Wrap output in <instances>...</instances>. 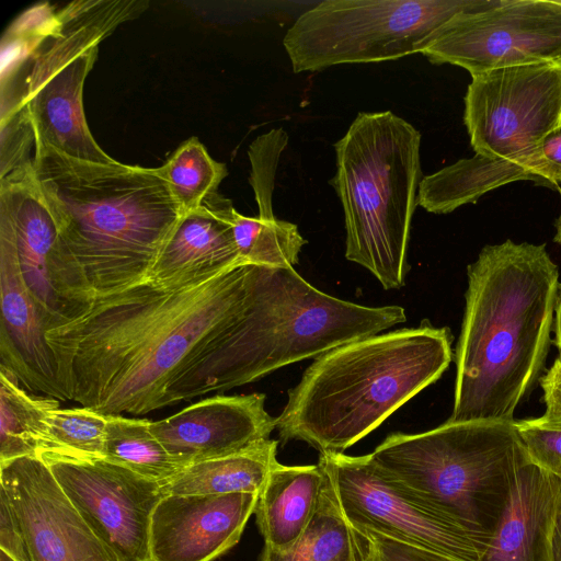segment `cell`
I'll return each instance as SVG.
<instances>
[{"label": "cell", "instance_id": "cell-1", "mask_svg": "<svg viewBox=\"0 0 561 561\" xmlns=\"http://www.w3.org/2000/svg\"><path fill=\"white\" fill-rule=\"evenodd\" d=\"M255 265L192 283L148 279L45 331L66 400L108 415L168 407L172 388L244 311Z\"/></svg>", "mask_w": 561, "mask_h": 561}, {"label": "cell", "instance_id": "cell-2", "mask_svg": "<svg viewBox=\"0 0 561 561\" xmlns=\"http://www.w3.org/2000/svg\"><path fill=\"white\" fill-rule=\"evenodd\" d=\"M450 417L511 422L543 367L551 342L558 266L545 244L485 245L467 268Z\"/></svg>", "mask_w": 561, "mask_h": 561}, {"label": "cell", "instance_id": "cell-3", "mask_svg": "<svg viewBox=\"0 0 561 561\" xmlns=\"http://www.w3.org/2000/svg\"><path fill=\"white\" fill-rule=\"evenodd\" d=\"M34 148L35 183L56 222L62 255L91 299L148 280L184 214L160 169Z\"/></svg>", "mask_w": 561, "mask_h": 561}, {"label": "cell", "instance_id": "cell-4", "mask_svg": "<svg viewBox=\"0 0 561 561\" xmlns=\"http://www.w3.org/2000/svg\"><path fill=\"white\" fill-rule=\"evenodd\" d=\"M451 342L448 328L423 320L314 358L276 417L280 440L344 454L440 378L453 359Z\"/></svg>", "mask_w": 561, "mask_h": 561}, {"label": "cell", "instance_id": "cell-5", "mask_svg": "<svg viewBox=\"0 0 561 561\" xmlns=\"http://www.w3.org/2000/svg\"><path fill=\"white\" fill-rule=\"evenodd\" d=\"M405 321L401 306H363L317 289L294 267L255 266L244 311L172 388L168 407L256 381Z\"/></svg>", "mask_w": 561, "mask_h": 561}, {"label": "cell", "instance_id": "cell-6", "mask_svg": "<svg viewBox=\"0 0 561 561\" xmlns=\"http://www.w3.org/2000/svg\"><path fill=\"white\" fill-rule=\"evenodd\" d=\"M421 134L391 111L360 112L334 144L330 181L341 201L345 257L399 289L409 272L412 217L422 181Z\"/></svg>", "mask_w": 561, "mask_h": 561}, {"label": "cell", "instance_id": "cell-7", "mask_svg": "<svg viewBox=\"0 0 561 561\" xmlns=\"http://www.w3.org/2000/svg\"><path fill=\"white\" fill-rule=\"evenodd\" d=\"M148 4L141 0H81L59 9L55 31L0 84L1 118L24 107L35 145L82 161L116 163L91 135L83 111V85L99 44Z\"/></svg>", "mask_w": 561, "mask_h": 561}, {"label": "cell", "instance_id": "cell-8", "mask_svg": "<svg viewBox=\"0 0 561 561\" xmlns=\"http://www.w3.org/2000/svg\"><path fill=\"white\" fill-rule=\"evenodd\" d=\"M390 478L470 526L491 531L511 476L527 460L516 421L444 424L393 433L369 454ZM495 524V523H494Z\"/></svg>", "mask_w": 561, "mask_h": 561}, {"label": "cell", "instance_id": "cell-9", "mask_svg": "<svg viewBox=\"0 0 561 561\" xmlns=\"http://www.w3.org/2000/svg\"><path fill=\"white\" fill-rule=\"evenodd\" d=\"M502 0H327L301 13L283 44L293 71L394 60L421 53L460 13Z\"/></svg>", "mask_w": 561, "mask_h": 561}, {"label": "cell", "instance_id": "cell-10", "mask_svg": "<svg viewBox=\"0 0 561 561\" xmlns=\"http://www.w3.org/2000/svg\"><path fill=\"white\" fill-rule=\"evenodd\" d=\"M347 520L362 531L430 550L455 561H483L491 531L431 504L387 476L370 458L320 454Z\"/></svg>", "mask_w": 561, "mask_h": 561}, {"label": "cell", "instance_id": "cell-11", "mask_svg": "<svg viewBox=\"0 0 561 561\" xmlns=\"http://www.w3.org/2000/svg\"><path fill=\"white\" fill-rule=\"evenodd\" d=\"M465 124L476 153L528 169L534 150L561 125V59L473 76Z\"/></svg>", "mask_w": 561, "mask_h": 561}, {"label": "cell", "instance_id": "cell-12", "mask_svg": "<svg viewBox=\"0 0 561 561\" xmlns=\"http://www.w3.org/2000/svg\"><path fill=\"white\" fill-rule=\"evenodd\" d=\"M432 64L465 68L471 77L561 58V0H502L460 13L421 51Z\"/></svg>", "mask_w": 561, "mask_h": 561}, {"label": "cell", "instance_id": "cell-13", "mask_svg": "<svg viewBox=\"0 0 561 561\" xmlns=\"http://www.w3.org/2000/svg\"><path fill=\"white\" fill-rule=\"evenodd\" d=\"M73 506L119 561L150 560V524L162 484L103 457L38 455Z\"/></svg>", "mask_w": 561, "mask_h": 561}, {"label": "cell", "instance_id": "cell-14", "mask_svg": "<svg viewBox=\"0 0 561 561\" xmlns=\"http://www.w3.org/2000/svg\"><path fill=\"white\" fill-rule=\"evenodd\" d=\"M0 236L16 254L24 283L46 330L78 317L90 293L61 252L54 217L32 173V165L0 179Z\"/></svg>", "mask_w": 561, "mask_h": 561}, {"label": "cell", "instance_id": "cell-15", "mask_svg": "<svg viewBox=\"0 0 561 561\" xmlns=\"http://www.w3.org/2000/svg\"><path fill=\"white\" fill-rule=\"evenodd\" d=\"M0 486L18 516L31 561H119L39 456L0 462Z\"/></svg>", "mask_w": 561, "mask_h": 561}, {"label": "cell", "instance_id": "cell-16", "mask_svg": "<svg viewBox=\"0 0 561 561\" xmlns=\"http://www.w3.org/2000/svg\"><path fill=\"white\" fill-rule=\"evenodd\" d=\"M259 495H165L150 524L151 561H214L241 538Z\"/></svg>", "mask_w": 561, "mask_h": 561}, {"label": "cell", "instance_id": "cell-17", "mask_svg": "<svg viewBox=\"0 0 561 561\" xmlns=\"http://www.w3.org/2000/svg\"><path fill=\"white\" fill-rule=\"evenodd\" d=\"M275 428L264 393L216 394L150 423L152 434L184 467L242 450L270 438Z\"/></svg>", "mask_w": 561, "mask_h": 561}, {"label": "cell", "instance_id": "cell-18", "mask_svg": "<svg viewBox=\"0 0 561 561\" xmlns=\"http://www.w3.org/2000/svg\"><path fill=\"white\" fill-rule=\"evenodd\" d=\"M0 366L31 392L66 401L44 317L22 277L11 242L0 236Z\"/></svg>", "mask_w": 561, "mask_h": 561}, {"label": "cell", "instance_id": "cell-19", "mask_svg": "<svg viewBox=\"0 0 561 561\" xmlns=\"http://www.w3.org/2000/svg\"><path fill=\"white\" fill-rule=\"evenodd\" d=\"M234 209L232 202L217 192L185 211L164 244L150 279L192 283L244 265L232 232Z\"/></svg>", "mask_w": 561, "mask_h": 561}, {"label": "cell", "instance_id": "cell-20", "mask_svg": "<svg viewBox=\"0 0 561 561\" xmlns=\"http://www.w3.org/2000/svg\"><path fill=\"white\" fill-rule=\"evenodd\" d=\"M561 480L522 461L514 469L483 561H535L540 530Z\"/></svg>", "mask_w": 561, "mask_h": 561}, {"label": "cell", "instance_id": "cell-21", "mask_svg": "<svg viewBox=\"0 0 561 561\" xmlns=\"http://www.w3.org/2000/svg\"><path fill=\"white\" fill-rule=\"evenodd\" d=\"M323 482L318 463L274 465L254 511L265 547L284 551L299 539L317 510Z\"/></svg>", "mask_w": 561, "mask_h": 561}, {"label": "cell", "instance_id": "cell-22", "mask_svg": "<svg viewBox=\"0 0 561 561\" xmlns=\"http://www.w3.org/2000/svg\"><path fill=\"white\" fill-rule=\"evenodd\" d=\"M259 561H373V542L347 520L324 471L317 510L302 535L284 551L264 546Z\"/></svg>", "mask_w": 561, "mask_h": 561}, {"label": "cell", "instance_id": "cell-23", "mask_svg": "<svg viewBox=\"0 0 561 561\" xmlns=\"http://www.w3.org/2000/svg\"><path fill=\"white\" fill-rule=\"evenodd\" d=\"M519 180L547 185L525 165L476 153L422 179L417 205L433 214H448L499 186Z\"/></svg>", "mask_w": 561, "mask_h": 561}, {"label": "cell", "instance_id": "cell-24", "mask_svg": "<svg viewBox=\"0 0 561 561\" xmlns=\"http://www.w3.org/2000/svg\"><path fill=\"white\" fill-rule=\"evenodd\" d=\"M277 444L262 439L237 453L192 463L162 484V490L165 495H259L277 462Z\"/></svg>", "mask_w": 561, "mask_h": 561}, {"label": "cell", "instance_id": "cell-25", "mask_svg": "<svg viewBox=\"0 0 561 561\" xmlns=\"http://www.w3.org/2000/svg\"><path fill=\"white\" fill-rule=\"evenodd\" d=\"M59 400L34 396L0 366V462L38 456L46 447L47 419Z\"/></svg>", "mask_w": 561, "mask_h": 561}, {"label": "cell", "instance_id": "cell-26", "mask_svg": "<svg viewBox=\"0 0 561 561\" xmlns=\"http://www.w3.org/2000/svg\"><path fill=\"white\" fill-rule=\"evenodd\" d=\"M150 423L147 419L108 415L104 458L164 484L185 467L152 434Z\"/></svg>", "mask_w": 561, "mask_h": 561}, {"label": "cell", "instance_id": "cell-27", "mask_svg": "<svg viewBox=\"0 0 561 561\" xmlns=\"http://www.w3.org/2000/svg\"><path fill=\"white\" fill-rule=\"evenodd\" d=\"M231 225L239 254L250 265L294 267L307 243L295 224L276 217H247L234 209Z\"/></svg>", "mask_w": 561, "mask_h": 561}, {"label": "cell", "instance_id": "cell-28", "mask_svg": "<svg viewBox=\"0 0 561 561\" xmlns=\"http://www.w3.org/2000/svg\"><path fill=\"white\" fill-rule=\"evenodd\" d=\"M159 169L184 213L217 193L228 175L226 164L214 160L196 137L181 144Z\"/></svg>", "mask_w": 561, "mask_h": 561}, {"label": "cell", "instance_id": "cell-29", "mask_svg": "<svg viewBox=\"0 0 561 561\" xmlns=\"http://www.w3.org/2000/svg\"><path fill=\"white\" fill-rule=\"evenodd\" d=\"M107 422V414L90 408H57L47 419L43 451L104 458Z\"/></svg>", "mask_w": 561, "mask_h": 561}, {"label": "cell", "instance_id": "cell-30", "mask_svg": "<svg viewBox=\"0 0 561 561\" xmlns=\"http://www.w3.org/2000/svg\"><path fill=\"white\" fill-rule=\"evenodd\" d=\"M0 179L32 165L35 131L26 108L0 118Z\"/></svg>", "mask_w": 561, "mask_h": 561}, {"label": "cell", "instance_id": "cell-31", "mask_svg": "<svg viewBox=\"0 0 561 561\" xmlns=\"http://www.w3.org/2000/svg\"><path fill=\"white\" fill-rule=\"evenodd\" d=\"M516 428L528 462L561 480V428L538 417L516 421Z\"/></svg>", "mask_w": 561, "mask_h": 561}, {"label": "cell", "instance_id": "cell-32", "mask_svg": "<svg viewBox=\"0 0 561 561\" xmlns=\"http://www.w3.org/2000/svg\"><path fill=\"white\" fill-rule=\"evenodd\" d=\"M529 171L546 184L561 182V125L547 135L530 156Z\"/></svg>", "mask_w": 561, "mask_h": 561}, {"label": "cell", "instance_id": "cell-33", "mask_svg": "<svg viewBox=\"0 0 561 561\" xmlns=\"http://www.w3.org/2000/svg\"><path fill=\"white\" fill-rule=\"evenodd\" d=\"M0 550L15 561H31L22 527L5 491L1 486Z\"/></svg>", "mask_w": 561, "mask_h": 561}, {"label": "cell", "instance_id": "cell-34", "mask_svg": "<svg viewBox=\"0 0 561 561\" xmlns=\"http://www.w3.org/2000/svg\"><path fill=\"white\" fill-rule=\"evenodd\" d=\"M373 561H455L436 552L405 545L371 531Z\"/></svg>", "mask_w": 561, "mask_h": 561}, {"label": "cell", "instance_id": "cell-35", "mask_svg": "<svg viewBox=\"0 0 561 561\" xmlns=\"http://www.w3.org/2000/svg\"><path fill=\"white\" fill-rule=\"evenodd\" d=\"M535 561H561V485L540 530Z\"/></svg>", "mask_w": 561, "mask_h": 561}, {"label": "cell", "instance_id": "cell-36", "mask_svg": "<svg viewBox=\"0 0 561 561\" xmlns=\"http://www.w3.org/2000/svg\"><path fill=\"white\" fill-rule=\"evenodd\" d=\"M543 391L545 413L538 417L542 423L561 428V358L540 379Z\"/></svg>", "mask_w": 561, "mask_h": 561}, {"label": "cell", "instance_id": "cell-37", "mask_svg": "<svg viewBox=\"0 0 561 561\" xmlns=\"http://www.w3.org/2000/svg\"><path fill=\"white\" fill-rule=\"evenodd\" d=\"M554 340L559 356L561 358V285H559L556 308H554V320H553Z\"/></svg>", "mask_w": 561, "mask_h": 561}, {"label": "cell", "instance_id": "cell-38", "mask_svg": "<svg viewBox=\"0 0 561 561\" xmlns=\"http://www.w3.org/2000/svg\"><path fill=\"white\" fill-rule=\"evenodd\" d=\"M560 194H561V190H560ZM554 241L557 243H560L561 244V213L556 221V236H554Z\"/></svg>", "mask_w": 561, "mask_h": 561}, {"label": "cell", "instance_id": "cell-39", "mask_svg": "<svg viewBox=\"0 0 561 561\" xmlns=\"http://www.w3.org/2000/svg\"><path fill=\"white\" fill-rule=\"evenodd\" d=\"M0 561H15L9 554L0 550Z\"/></svg>", "mask_w": 561, "mask_h": 561}, {"label": "cell", "instance_id": "cell-40", "mask_svg": "<svg viewBox=\"0 0 561 561\" xmlns=\"http://www.w3.org/2000/svg\"><path fill=\"white\" fill-rule=\"evenodd\" d=\"M561 59V58H560Z\"/></svg>", "mask_w": 561, "mask_h": 561}]
</instances>
